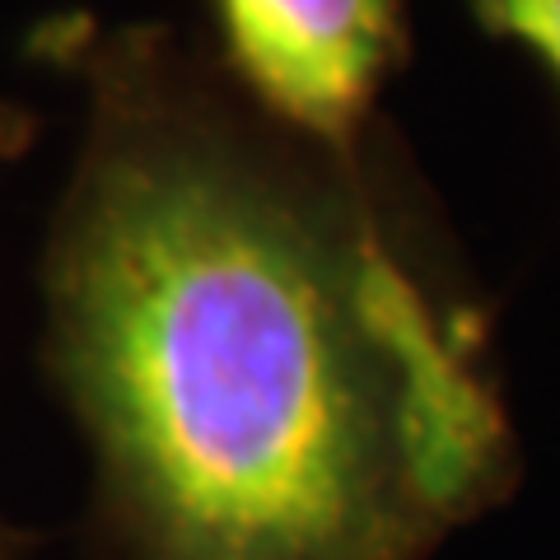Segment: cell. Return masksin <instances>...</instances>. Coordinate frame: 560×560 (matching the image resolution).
Segmentation results:
<instances>
[{"label": "cell", "mask_w": 560, "mask_h": 560, "mask_svg": "<svg viewBox=\"0 0 560 560\" xmlns=\"http://www.w3.org/2000/svg\"><path fill=\"white\" fill-rule=\"evenodd\" d=\"M90 121L43 253V364L94 448L103 560H425L504 490L477 337L383 238L350 154L164 28L33 33Z\"/></svg>", "instance_id": "1"}, {"label": "cell", "mask_w": 560, "mask_h": 560, "mask_svg": "<svg viewBox=\"0 0 560 560\" xmlns=\"http://www.w3.org/2000/svg\"><path fill=\"white\" fill-rule=\"evenodd\" d=\"M210 10L238 94L341 154L407 57V0H210Z\"/></svg>", "instance_id": "2"}, {"label": "cell", "mask_w": 560, "mask_h": 560, "mask_svg": "<svg viewBox=\"0 0 560 560\" xmlns=\"http://www.w3.org/2000/svg\"><path fill=\"white\" fill-rule=\"evenodd\" d=\"M467 5L481 28L533 47L560 80V0H467Z\"/></svg>", "instance_id": "3"}, {"label": "cell", "mask_w": 560, "mask_h": 560, "mask_svg": "<svg viewBox=\"0 0 560 560\" xmlns=\"http://www.w3.org/2000/svg\"><path fill=\"white\" fill-rule=\"evenodd\" d=\"M33 145V113L24 108V103H10L0 98V164L20 160V154ZM38 533L28 528H14V523L0 514V560H28V551L38 547Z\"/></svg>", "instance_id": "4"}]
</instances>
